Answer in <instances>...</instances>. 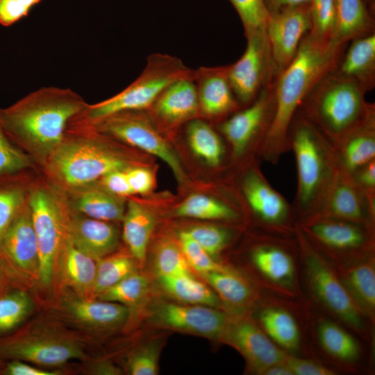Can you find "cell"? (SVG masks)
<instances>
[{
  "instance_id": "obj_1",
  "label": "cell",
  "mask_w": 375,
  "mask_h": 375,
  "mask_svg": "<svg viewBox=\"0 0 375 375\" xmlns=\"http://www.w3.org/2000/svg\"><path fill=\"white\" fill-rule=\"evenodd\" d=\"M335 42H322L308 32L292 60L274 81V111L269 131L258 156L276 164L289 150L290 126L303 101L326 74L337 67L346 47Z\"/></svg>"
},
{
  "instance_id": "obj_2",
  "label": "cell",
  "mask_w": 375,
  "mask_h": 375,
  "mask_svg": "<svg viewBox=\"0 0 375 375\" xmlns=\"http://www.w3.org/2000/svg\"><path fill=\"white\" fill-rule=\"evenodd\" d=\"M86 104L70 88L43 87L0 108V122L14 144L44 161L62 142L69 124Z\"/></svg>"
},
{
  "instance_id": "obj_3",
  "label": "cell",
  "mask_w": 375,
  "mask_h": 375,
  "mask_svg": "<svg viewBox=\"0 0 375 375\" xmlns=\"http://www.w3.org/2000/svg\"><path fill=\"white\" fill-rule=\"evenodd\" d=\"M288 142L297 167V185L292 206L297 223L316 213L339 165L333 144L299 111L290 126Z\"/></svg>"
},
{
  "instance_id": "obj_4",
  "label": "cell",
  "mask_w": 375,
  "mask_h": 375,
  "mask_svg": "<svg viewBox=\"0 0 375 375\" xmlns=\"http://www.w3.org/2000/svg\"><path fill=\"white\" fill-rule=\"evenodd\" d=\"M62 142L47 161L52 174L65 185L78 188L109 172L131 167L129 158L112 148L92 126L72 123Z\"/></svg>"
},
{
  "instance_id": "obj_5",
  "label": "cell",
  "mask_w": 375,
  "mask_h": 375,
  "mask_svg": "<svg viewBox=\"0 0 375 375\" xmlns=\"http://www.w3.org/2000/svg\"><path fill=\"white\" fill-rule=\"evenodd\" d=\"M367 93L335 69L326 74L307 95L299 112L308 118L333 147L375 110Z\"/></svg>"
},
{
  "instance_id": "obj_6",
  "label": "cell",
  "mask_w": 375,
  "mask_h": 375,
  "mask_svg": "<svg viewBox=\"0 0 375 375\" xmlns=\"http://www.w3.org/2000/svg\"><path fill=\"white\" fill-rule=\"evenodd\" d=\"M193 74L194 69L176 56L152 53L147 58L143 71L133 83L104 101L92 105L87 103L74 122L92 125L117 112L146 110L170 84Z\"/></svg>"
},
{
  "instance_id": "obj_7",
  "label": "cell",
  "mask_w": 375,
  "mask_h": 375,
  "mask_svg": "<svg viewBox=\"0 0 375 375\" xmlns=\"http://www.w3.org/2000/svg\"><path fill=\"white\" fill-rule=\"evenodd\" d=\"M247 254L260 285L288 299L300 297L299 249L294 232L285 234L258 229Z\"/></svg>"
},
{
  "instance_id": "obj_8",
  "label": "cell",
  "mask_w": 375,
  "mask_h": 375,
  "mask_svg": "<svg viewBox=\"0 0 375 375\" xmlns=\"http://www.w3.org/2000/svg\"><path fill=\"white\" fill-rule=\"evenodd\" d=\"M294 235L304 279L313 299L335 318L367 339V319L349 296L333 263L312 246L297 225Z\"/></svg>"
},
{
  "instance_id": "obj_9",
  "label": "cell",
  "mask_w": 375,
  "mask_h": 375,
  "mask_svg": "<svg viewBox=\"0 0 375 375\" xmlns=\"http://www.w3.org/2000/svg\"><path fill=\"white\" fill-rule=\"evenodd\" d=\"M308 241L333 265L358 260L375 251V230L320 215L296 223Z\"/></svg>"
},
{
  "instance_id": "obj_10",
  "label": "cell",
  "mask_w": 375,
  "mask_h": 375,
  "mask_svg": "<svg viewBox=\"0 0 375 375\" xmlns=\"http://www.w3.org/2000/svg\"><path fill=\"white\" fill-rule=\"evenodd\" d=\"M256 160L246 162L236 181L246 210L258 229L294 233L297 222L292 203L270 185Z\"/></svg>"
},
{
  "instance_id": "obj_11",
  "label": "cell",
  "mask_w": 375,
  "mask_h": 375,
  "mask_svg": "<svg viewBox=\"0 0 375 375\" xmlns=\"http://www.w3.org/2000/svg\"><path fill=\"white\" fill-rule=\"evenodd\" d=\"M97 132L137 147L160 158L176 180L184 183L186 175L179 158L146 110H129L110 115L92 125Z\"/></svg>"
},
{
  "instance_id": "obj_12",
  "label": "cell",
  "mask_w": 375,
  "mask_h": 375,
  "mask_svg": "<svg viewBox=\"0 0 375 375\" xmlns=\"http://www.w3.org/2000/svg\"><path fill=\"white\" fill-rule=\"evenodd\" d=\"M275 79L251 103L218 124L233 162H245L258 154L273 119Z\"/></svg>"
},
{
  "instance_id": "obj_13",
  "label": "cell",
  "mask_w": 375,
  "mask_h": 375,
  "mask_svg": "<svg viewBox=\"0 0 375 375\" xmlns=\"http://www.w3.org/2000/svg\"><path fill=\"white\" fill-rule=\"evenodd\" d=\"M62 203L51 190L39 188L33 192L28 208L36 235L40 281L49 285L53 278L54 264L62 243L65 230Z\"/></svg>"
},
{
  "instance_id": "obj_14",
  "label": "cell",
  "mask_w": 375,
  "mask_h": 375,
  "mask_svg": "<svg viewBox=\"0 0 375 375\" xmlns=\"http://www.w3.org/2000/svg\"><path fill=\"white\" fill-rule=\"evenodd\" d=\"M246 38L242 56L227 65L229 82L242 108L251 103L278 76L265 31Z\"/></svg>"
},
{
  "instance_id": "obj_15",
  "label": "cell",
  "mask_w": 375,
  "mask_h": 375,
  "mask_svg": "<svg viewBox=\"0 0 375 375\" xmlns=\"http://www.w3.org/2000/svg\"><path fill=\"white\" fill-rule=\"evenodd\" d=\"M228 313L219 341L244 357L251 374L262 375L267 367L284 362L288 353L272 341L249 312Z\"/></svg>"
},
{
  "instance_id": "obj_16",
  "label": "cell",
  "mask_w": 375,
  "mask_h": 375,
  "mask_svg": "<svg viewBox=\"0 0 375 375\" xmlns=\"http://www.w3.org/2000/svg\"><path fill=\"white\" fill-rule=\"evenodd\" d=\"M228 318L222 308L168 301L153 305L150 315L157 326L219 341Z\"/></svg>"
},
{
  "instance_id": "obj_17",
  "label": "cell",
  "mask_w": 375,
  "mask_h": 375,
  "mask_svg": "<svg viewBox=\"0 0 375 375\" xmlns=\"http://www.w3.org/2000/svg\"><path fill=\"white\" fill-rule=\"evenodd\" d=\"M313 215L342 219L375 230V199L367 196L355 183L351 174L339 167L333 182Z\"/></svg>"
},
{
  "instance_id": "obj_18",
  "label": "cell",
  "mask_w": 375,
  "mask_h": 375,
  "mask_svg": "<svg viewBox=\"0 0 375 375\" xmlns=\"http://www.w3.org/2000/svg\"><path fill=\"white\" fill-rule=\"evenodd\" d=\"M310 5L306 3L269 13L265 33L278 75L292 60L310 31Z\"/></svg>"
},
{
  "instance_id": "obj_19",
  "label": "cell",
  "mask_w": 375,
  "mask_h": 375,
  "mask_svg": "<svg viewBox=\"0 0 375 375\" xmlns=\"http://www.w3.org/2000/svg\"><path fill=\"white\" fill-rule=\"evenodd\" d=\"M199 111L219 124L242 108L227 74V65L200 67L194 72Z\"/></svg>"
},
{
  "instance_id": "obj_20",
  "label": "cell",
  "mask_w": 375,
  "mask_h": 375,
  "mask_svg": "<svg viewBox=\"0 0 375 375\" xmlns=\"http://www.w3.org/2000/svg\"><path fill=\"white\" fill-rule=\"evenodd\" d=\"M83 357L81 348L66 340L53 338L30 340L19 336L0 338V358L56 366Z\"/></svg>"
},
{
  "instance_id": "obj_21",
  "label": "cell",
  "mask_w": 375,
  "mask_h": 375,
  "mask_svg": "<svg viewBox=\"0 0 375 375\" xmlns=\"http://www.w3.org/2000/svg\"><path fill=\"white\" fill-rule=\"evenodd\" d=\"M149 108L153 119L167 128L198 118L200 111L194 74L170 84Z\"/></svg>"
},
{
  "instance_id": "obj_22",
  "label": "cell",
  "mask_w": 375,
  "mask_h": 375,
  "mask_svg": "<svg viewBox=\"0 0 375 375\" xmlns=\"http://www.w3.org/2000/svg\"><path fill=\"white\" fill-rule=\"evenodd\" d=\"M67 236L74 247L97 261L111 253L119 241L118 230L112 224L85 215L69 220Z\"/></svg>"
},
{
  "instance_id": "obj_23",
  "label": "cell",
  "mask_w": 375,
  "mask_h": 375,
  "mask_svg": "<svg viewBox=\"0 0 375 375\" xmlns=\"http://www.w3.org/2000/svg\"><path fill=\"white\" fill-rule=\"evenodd\" d=\"M333 266L341 283L356 306L374 325L375 321L374 254L347 263L333 265Z\"/></svg>"
},
{
  "instance_id": "obj_24",
  "label": "cell",
  "mask_w": 375,
  "mask_h": 375,
  "mask_svg": "<svg viewBox=\"0 0 375 375\" xmlns=\"http://www.w3.org/2000/svg\"><path fill=\"white\" fill-rule=\"evenodd\" d=\"M0 250L9 264L22 271L38 266V244L28 207L22 208L4 233Z\"/></svg>"
},
{
  "instance_id": "obj_25",
  "label": "cell",
  "mask_w": 375,
  "mask_h": 375,
  "mask_svg": "<svg viewBox=\"0 0 375 375\" xmlns=\"http://www.w3.org/2000/svg\"><path fill=\"white\" fill-rule=\"evenodd\" d=\"M219 297L222 308L229 313L249 312L260 300L255 285L231 267L200 274Z\"/></svg>"
},
{
  "instance_id": "obj_26",
  "label": "cell",
  "mask_w": 375,
  "mask_h": 375,
  "mask_svg": "<svg viewBox=\"0 0 375 375\" xmlns=\"http://www.w3.org/2000/svg\"><path fill=\"white\" fill-rule=\"evenodd\" d=\"M254 318L267 335L282 350L292 355L301 350L303 338L300 325L286 307L265 301L258 308Z\"/></svg>"
},
{
  "instance_id": "obj_27",
  "label": "cell",
  "mask_w": 375,
  "mask_h": 375,
  "mask_svg": "<svg viewBox=\"0 0 375 375\" xmlns=\"http://www.w3.org/2000/svg\"><path fill=\"white\" fill-rule=\"evenodd\" d=\"M350 42L335 71L367 93L375 86V33Z\"/></svg>"
},
{
  "instance_id": "obj_28",
  "label": "cell",
  "mask_w": 375,
  "mask_h": 375,
  "mask_svg": "<svg viewBox=\"0 0 375 375\" xmlns=\"http://www.w3.org/2000/svg\"><path fill=\"white\" fill-rule=\"evenodd\" d=\"M334 149L339 167L350 174L375 160V110Z\"/></svg>"
},
{
  "instance_id": "obj_29",
  "label": "cell",
  "mask_w": 375,
  "mask_h": 375,
  "mask_svg": "<svg viewBox=\"0 0 375 375\" xmlns=\"http://www.w3.org/2000/svg\"><path fill=\"white\" fill-rule=\"evenodd\" d=\"M315 332L319 347L333 360L349 367L360 361L362 349L359 342L340 324L319 317Z\"/></svg>"
},
{
  "instance_id": "obj_30",
  "label": "cell",
  "mask_w": 375,
  "mask_h": 375,
  "mask_svg": "<svg viewBox=\"0 0 375 375\" xmlns=\"http://www.w3.org/2000/svg\"><path fill=\"white\" fill-rule=\"evenodd\" d=\"M334 41L345 45L357 38L375 33L374 14L364 0H334Z\"/></svg>"
},
{
  "instance_id": "obj_31",
  "label": "cell",
  "mask_w": 375,
  "mask_h": 375,
  "mask_svg": "<svg viewBox=\"0 0 375 375\" xmlns=\"http://www.w3.org/2000/svg\"><path fill=\"white\" fill-rule=\"evenodd\" d=\"M122 236L132 256L142 265L146 260L147 247L155 228L153 214L140 203L128 201L123 217Z\"/></svg>"
},
{
  "instance_id": "obj_32",
  "label": "cell",
  "mask_w": 375,
  "mask_h": 375,
  "mask_svg": "<svg viewBox=\"0 0 375 375\" xmlns=\"http://www.w3.org/2000/svg\"><path fill=\"white\" fill-rule=\"evenodd\" d=\"M77 189L73 204L83 215L106 222L122 221L125 207L120 197L92 183Z\"/></svg>"
},
{
  "instance_id": "obj_33",
  "label": "cell",
  "mask_w": 375,
  "mask_h": 375,
  "mask_svg": "<svg viewBox=\"0 0 375 375\" xmlns=\"http://www.w3.org/2000/svg\"><path fill=\"white\" fill-rule=\"evenodd\" d=\"M67 306L76 319L101 328L118 326L124 323L130 315L129 307L103 300L73 299Z\"/></svg>"
},
{
  "instance_id": "obj_34",
  "label": "cell",
  "mask_w": 375,
  "mask_h": 375,
  "mask_svg": "<svg viewBox=\"0 0 375 375\" xmlns=\"http://www.w3.org/2000/svg\"><path fill=\"white\" fill-rule=\"evenodd\" d=\"M160 288L170 297L186 304L222 308L214 290L197 280L193 274L157 276Z\"/></svg>"
},
{
  "instance_id": "obj_35",
  "label": "cell",
  "mask_w": 375,
  "mask_h": 375,
  "mask_svg": "<svg viewBox=\"0 0 375 375\" xmlns=\"http://www.w3.org/2000/svg\"><path fill=\"white\" fill-rule=\"evenodd\" d=\"M175 216L206 220L236 222L242 215L235 205L202 194H192L174 210Z\"/></svg>"
},
{
  "instance_id": "obj_36",
  "label": "cell",
  "mask_w": 375,
  "mask_h": 375,
  "mask_svg": "<svg viewBox=\"0 0 375 375\" xmlns=\"http://www.w3.org/2000/svg\"><path fill=\"white\" fill-rule=\"evenodd\" d=\"M186 136L191 150L208 166H222L226 153L224 144L217 132L206 122L196 118L188 122Z\"/></svg>"
},
{
  "instance_id": "obj_37",
  "label": "cell",
  "mask_w": 375,
  "mask_h": 375,
  "mask_svg": "<svg viewBox=\"0 0 375 375\" xmlns=\"http://www.w3.org/2000/svg\"><path fill=\"white\" fill-rule=\"evenodd\" d=\"M28 294L21 290L0 293V338L14 331L25 319L32 308Z\"/></svg>"
},
{
  "instance_id": "obj_38",
  "label": "cell",
  "mask_w": 375,
  "mask_h": 375,
  "mask_svg": "<svg viewBox=\"0 0 375 375\" xmlns=\"http://www.w3.org/2000/svg\"><path fill=\"white\" fill-rule=\"evenodd\" d=\"M64 265L67 278L76 288L84 292L93 289L97 260L77 249L67 239Z\"/></svg>"
},
{
  "instance_id": "obj_39",
  "label": "cell",
  "mask_w": 375,
  "mask_h": 375,
  "mask_svg": "<svg viewBox=\"0 0 375 375\" xmlns=\"http://www.w3.org/2000/svg\"><path fill=\"white\" fill-rule=\"evenodd\" d=\"M133 256L117 254L106 256L97 261V272L93 293L98 295L136 272Z\"/></svg>"
},
{
  "instance_id": "obj_40",
  "label": "cell",
  "mask_w": 375,
  "mask_h": 375,
  "mask_svg": "<svg viewBox=\"0 0 375 375\" xmlns=\"http://www.w3.org/2000/svg\"><path fill=\"white\" fill-rule=\"evenodd\" d=\"M148 277L137 272L97 295L100 300L116 302L126 306L142 302L149 294Z\"/></svg>"
},
{
  "instance_id": "obj_41",
  "label": "cell",
  "mask_w": 375,
  "mask_h": 375,
  "mask_svg": "<svg viewBox=\"0 0 375 375\" xmlns=\"http://www.w3.org/2000/svg\"><path fill=\"white\" fill-rule=\"evenodd\" d=\"M152 261L157 276L193 274L178 243L167 238L156 243Z\"/></svg>"
},
{
  "instance_id": "obj_42",
  "label": "cell",
  "mask_w": 375,
  "mask_h": 375,
  "mask_svg": "<svg viewBox=\"0 0 375 375\" xmlns=\"http://www.w3.org/2000/svg\"><path fill=\"white\" fill-rule=\"evenodd\" d=\"M184 231L214 258L226 249L235 238V230L224 225L196 224Z\"/></svg>"
},
{
  "instance_id": "obj_43",
  "label": "cell",
  "mask_w": 375,
  "mask_h": 375,
  "mask_svg": "<svg viewBox=\"0 0 375 375\" xmlns=\"http://www.w3.org/2000/svg\"><path fill=\"white\" fill-rule=\"evenodd\" d=\"M14 174L0 176V242L13 219L24 208L25 194L12 178Z\"/></svg>"
},
{
  "instance_id": "obj_44",
  "label": "cell",
  "mask_w": 375,
  "mask_h": 375,
  "mask_svg": "<svg viewBox=\"0 0 375 375\" xmlns=\"http://www.w3.org/2000/svg\"><path fill=\"white\" fill-rule=\"evenodd\" d=\"M310 28L308 33L320 42L334 41L335 10L334 0H312L310 5Z\"/></svg>"
},
{
  "instance_id": "obj_45",
  "label": "cell",
  "mask_w": 375,
  "mask_h": 375,
  "mask_svg": "<svg viewBox=\"0 0 375 375\" xmlns=\"http://www.w3.org/2000/svg\"><path fill=\"white\" fill-rule=\"evenodd\" d=\"M178 244L190 268L199 275L226 270L229 267L217 262L184 230L178 233Z\"/></svg>"
},
{
  "instance_id": "obj_46",
  "label": "cell",
  "mask_w": 375,
  "mask_h": 375,
  "mask_svg": "<svg viewBox=\"0 0 375 375\" xmlns=\"http://www.w3.org/2000/svg\"><path fill=\"white\" fill-rule=\"evenodd\" d=\"M242 22L245 37L265 31L269 13L265 0H228Z\"/></svg>"
},
{
  "instance_id": "obj_47",
  "label": "cell",
  "mask_w": 375,
  "mask_h": 375,
  "mask_svg": "<svg viewBox=\"0 0 375 375\" xmlns=\"http://www.w3.org/2000/svg\"><path fill=\"white\" fill-rule=\"evenodd\" d=\"M30 156L10 140L0 122V176L17 174L31 165Z\"/></svg>"
},
{
  "instance_id": "obj_48",
  "label": "cell",
  "mask_w": 375,
  "mask_h": 375,
  "mask_svg": "<svg viewBox=\"0 0 375 375\" xmlns=\"http://www.w3.org/2000/svg\"><path fill=\"white\" fill-rule=\"evenodd\" d=\"M160 351L159 341H151L141 347L128 361L129 372L133 375L157 374Z\"/></svg>"
},
{
  "instance_id": "obj_49",
  "label": "cell",
  "mask_w": 375,
  "mask_h": 375,
  "mask_svg": "<svg viewBox=\"0 0 375 375\" xmlns=\"http://www.w3.org/2000/svg\"><path fill=\"white\" fill-rule=\"evenodd\" d=\"M42 0H0V24L10 26L26 17Z\"/></svg>"
},
{
  "instance_id": "obj_50",
  "label": "cell",
  "mask_w": 375,
  "mask_h": 375,
  "mask_svg": "<svg viewBox=\"0 0 375 375\" xmlns=\"http://www.w3.org/2000/svg\"><path fill=\"white\" fill-rule=\"evenodd\" d=\"M285 364L292 375H335L336 371L319 362L288 353Z\"/></svg>"
},
{
  "instance_id": "obj_51",
  "label": "cell",
  "mask_w": 375,
  "mask_h": 375,
  "mask_svg": "<svg viewBox=\"0 0 375 375\" xmlns=\"http://www.w3.org/2000/svg\"><path fill=\"white\" fill-rule=\"evenodd\" d=\"M126 173L133 194H146L151 192L154 176L150 169L144 167L131 166L126 169Z\"/></svg>"
},
{
  "instance_id": "obj_52",
  "label": "cell",
  "mask_w": 375,
  "mask_h": 375,
  "mask_svg": "<svg viewBox=\"0 0 375 375\" xmlns=\"http://www.w3.org/2000/svg\"><path fill=\"white\" fill-rule=\"evenodd\" d=\"M100 180L101 186L115 195L122 197L133 194L126 169H117L109 172Z\"/></svg>"
},
{
  "instance_id": "obj_53",
  "label": "cell",
  "mask_w": 375,
  "mask_h": 375,
  "mask_svg": "<svg viewBox=\"0 0 375 375\" xmlns=\"http://www.w3.org/2000/svg\"><path fill=\"white\" fill-rule=\"evenodd\" d=\"M355 183L369 197L375 199V160L351 174Z\"/></svg>"
},
{
  "instance_id": "obj_54",
  "label": "cell",
  "mask_w": 375,
  "mask_h": 375,
  "mask_svg": "<svg viewBox=\"0 0 375 375\" xmlns=\"http://www.w3.org/2000/svg\"><path fill=\"white\" fill-rule=\"evenodd\" d=\"M6 375H55L57 373L40 369L22 362L19 360H10L1 370Z\"/></svg>"
},
{
  "instance_id": "obj_55",
  "label": "cell",
  "mask_w": 375,
  "mask_h": 375,
  "mask_svg": "<svg viewBox=\"0 0 375 375\" xmlns=\"http://www.w3.org/2000/svg\"><path fill=\"white\" fill-rule=\"evenodd\" d=\"M312 0H265L269 13L274 12L281 9L309 3Z\"/></svg>"
},
{
  "instance_id": "obj_56",
  "label": "cell",
  "mask_w": 375,
  "mask_h": 375,
  "mask_svg": "<svg viewBox=\"0 0 375 375\" xmlns=\"http://www.w3.org/2000/svg\"><path fill=\"white\" fill-rule=\"evenodd\" d=\"M262 375H292V373L285 362H283L267 367Z\"/></svg>"
},
{
  "instance_id": "obj_57",
  "label": "cell",
  "mask_w": 375,
  "mask_h": 375,
  "mask_svg": "<svg viewBox=\"0 0 375 375\" xmlns=\"http://www.w3.org/2000/svg\"><path fill=\"white\" fill-rule=\"evenodd\" d=\"M369 10L374 15L375 13V0H364Z\"/></svg>"
},
{
  "instance_id": "obj_58",
  "label": "cell",
  "mask_w": 375,
  "mask_h": 375,
  "mask_svg": "<svg viewBox=\"0 0 375 375\" xmlns=\"http://www.w3.org/2000/svg\"><path fill=\"white\" fill-rule=\"evenodd\" d=\"M1 255H2V253H1V250H0V258H1ZM2 292H3V291H2ZM1 292H0V293H1Z\"/></svg>"
}]
</instances>
